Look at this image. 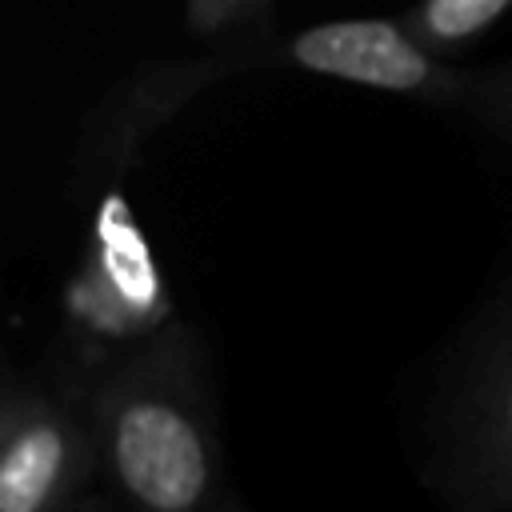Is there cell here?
<instances>
[{
	"instance_id": "277c9868",
	"label": "cell",
	"mask_w": 512,
	"mask_h": 512,
	"mask_svg": "<svg viewBox=\"0 0 512 512\" xmlns=\"http://www.w3.org/2000/svg\"><path fill=\"white\" fill-rule=\"evenodd\" d=\"M292 60L384 92H424L444 84L436 64L424 56V44L384 20H336L308 28L292 40Z\"/></svg>"
},
{
	"instance_id": "7a4b0ae2",
	"label": "cell",
	"mask_w": 512,
	"mask_h": 512,
	"mask_svg": "<svg viewBox=\"0 0 512 512\" xmlns=\"http://www.w3.org/2000/svg\"><path fill=\"white\" fill-rule=\"evenodd\" d=\"M68 316L96 340L132 344L172 328V300L132 204L112 188L92 220V240L68 288Z\"/></svg>"
},
{
	"instance_id": "6da1fadb",
	"label": "cell",
	"mask_w": 512,
	"mask_h": 512,
	"mask_svg": "<svg viewBox=\"0 0 512 512\" xmlns=\"http://www.w3.org/2000/svg\"><path fill=\"white\" fill-rule=\"evenodd\" d=\"M96 448L120 492L140 512H204L216 452L176 328L144 340L92 400Z\"/></svg>"
},
{
	"instance_id": "8992f818",
	"label": "cell",
	"mask_w": 512,
	"mask_h": 512,
	"mask_svg": "<svg viewBox=\"0 0 512 512\" xmlns=\"http://www.w3.org/2000/svg\"><path fill=\"white\" fill-rule=\"evenodd\" d=\"M488 444L500 464V472L512 480V360L504 364L492 396V420H488Z\"/></svg>"
},
{
	"instance_id": "52a82bcc",
	"label": "cell",
	"mask_w": 512,
	"mask_h": 512,
	"mask_svg": "<svg viewBox=\"0 0 512 512\" xmlns=\"http://www.w3.org/2000/svg\"><path fill=\"white\" fill-rule=\"evenodd\" d=\"M476 108H480L488 120H496L500 128L512 132V72L492 76L488 84H480V88H476Z\"/></svg>"
},
{
	"instance_id": "5b68a950",
	"label": "cell",
	"mask_w": 512,
	"mask_h": 512,
	"mask_svg": "<svg viewBox=\"0 0 512 512\" xmlns=\"http://www.w3.org/2000/svg\"><path fill=\"white\" fill-rule=\"evenodd\" d=\"M512 0H424L420 16H412L424 44H460L488 28Z\"/></svg>"
},
{
	"instance_id": "ba28073f",
	"label": "cell",
	"mask_w": 512,
	"mask_h": 512,
	"mask_svg": "<svg viewBox=\"0 0 512 512\" xmlns=\"http://www.w3.org/2000/svg\"><path fill=\"white\" fill-rule=\"evenodd\" d=\"M248 4H252V0H188L196 28H220V24L236 20Z\"/></svg>"
},
{
	"instance_id": "3957f363",
	"label": "cell",
	"mask_w": 512,
	"mask_h": 512,
	"mask_svg": "<svg viewBox=\"0 0 512 512\" xmlns=\"http://www.w3.org/2000/svg\"><path fill=\"white\" fill-rule=\"evenodd\" d=\"M100 460L96 424L36 388H8L0 408V512H68Z\"/></svg>"
}]
</instances>
